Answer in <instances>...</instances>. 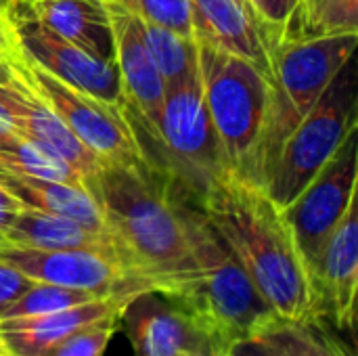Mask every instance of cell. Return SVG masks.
Wrapping results in <instances>:
<instances>
[{"label":"cell","mask_w":358,"mask_h":356,"mask_svg":"<svg viewBox=\"0 0 358 356\" xmlns=\"http://www.w3.org/2000/svg\"><path fill=\"white\" fill-rule=\"evenodd\" d=\"M180 356H227V355H220V353H187V355H180Z\"/></svg>","instance_id":"obj_34"},{"label":"cell","mask_w":358,"mask_h":356,"mask_svg":"<svg viewBox=\"0 0 358 356\" xmlns=\"http://www.w3.org/2000/svg\"><path fill=\"white\" fill-rule=\"evenodd\" d=\"M13 48H15L13 27H10V21H8L6 13L0 8V61H2L4 57H8Z\"/></svg>","instance_id":"obj_32"},{"label":"cell","mask_w":358,"mask_h":356,"mask_svg":"<svg viewBox=\"0 0 358 356\" xmlns=\"http://www.w3.org/2000/svg\"><path fill=\"white\" fill-rule=\"evenodd\" d=\"M199 206L260 296L285 321L313 317V279L283 212L262 187L224 176Z\"/></svg>","instance_id":"obj_2"},{"label":"cell","mask_w":358,"mask_h":356,"mask_svg":"<svg viewBox=\"0 0 358 356\" xmlns=\"http://www.w3.org/2000/svg\"><path fill=\"white\" fill-rule=\"evenodd\" d=\"M130 296H103L65 311L0 319V356H44L67 336L107 321L120 319V313Z\"/></svg>","instance_id":"obj_17"},{"label":"cell","mask_w":358,"mask_h":356,"mask_svg":"<svg viewBox=\"0 0 358 356\" xmlns=\"http://www.w3.org/2000/svg\"><path fill=\"white\" fill-rule=\"evenodd\" d=\"M264 338L281 356H355L352 350L325 327L323 319L308 317L302 321H277Z\"/></svg>","instance_id":"obj_22"},{"label":"cell","mask_w":358,"mask_h":356,"mask_svg":"<svg viewBox=\"0 0 358 356\" xmlns=\"http://www.w3.org/2000/svg\"><path fill=\"white\" fill-rule=\"evenodd\" d=\"M29 277H25L15 266L0 262V317L34 285Z\"/></svg>","instance_id":"obj_29"},{"label":"cell","mask_w":358,"mask_h":356,"mask_svg":"<svg viewBox=\"0 0 358 356\" xmlns=\"http://www.w3.org/2000/svg\"><path fill=\"white\" fill-rule=\"evenodd\" d=\"M185 218L187 262L164 296L189 313L214 346L229 355L235 342L264 336L281 317L260 296L191 191L185 201Z\"/></svg>","instance_id":"obj_3"},{"label":"cell","mask_w":358,"mask_h":356,"mask_svg":"<svg viewBox=\"0 0 358 356\" xmlns=\"http://www.w3.org/2000/svg\"><path fill=\"white\" fill-rule=\"evenodd\" d=\"M195 38L208 40L254 63L273 80L275 42L248 0H189Z\"/></svg>","instance_id":"obj_16"},{"label":"cell","mask_w":358,"mask_h":356,"mask_svg":"<svg viewBox=\"0 0 358 356\" xmlns=\"http://www.w3.org/2000/svg\"><path fill=\"white\" fill-rule=\"evenodd\" d=\"M21 13L99 59H113L105 0H13Z\"/></svg>","instance_id":"obj_18"},{"label":"cell","mask_w":358,"mask_h":356,"mask_svg":"<svg viewBox=\"0 0 358 356\" xmlns=\"http://www.w3.org/2000/svg\"><path fill=\"white\" fill-rule=\"evenodd\" d=\"M227 356H281L277 353V348L264 338H248V340H239L229 348Z\"/></svg>","instance_id":"obj_30"},{"label":"cell","mask_w":358,"mask_h":356,"mask_svg":"<svg viewBox=\"0 0 358 356\" xmlns=\"http://www.w3.org/2000/svg\"><path fill=\"white\" fill-rule=\"evenodd\" d=\"M358 290L357 199L331 233L313 279V317L352 332Z\"/></svg>","instance_id":"obj_15"},{"label":"cell","mask_w":358,"mask_h":356,"mask_svg":"<svg viewBox=\"0 0 358 356\" xmlns=\"http://www.w3.org/2000/svg\"><path fill=\"white\" fill-rule=\"evenodd\" d=\"M0 262L21 271L36 283H52L96 296H134L147 285L117 260L86 250H38L0 241Z\"/></svg>","instance_id":"obj_10"},{"label":"cell","mask_w":358,"mask_h":356,"mask_svg":"<svg viewBox=\"0 0 358 356\" xmlns=\"http://www.w3.org/2000/svg\"><path fill=\"white\" fill-rule=\"evenodd\" d=\"M0 107L6 111L19 136L69 164L82 180L99 168L101 159L84 147L59 115L31 90L8 57L0 61Z\"/></svg>","instance_id":"obj_14"},{"label":"cell","mask_w":358,"mask_h":356,"mask_svg":"<svg viewBox=\"0 0 358 356\" xmlns=\"http://www.w3.org/2000/svg\"><path fill=\"white\" fill-rule=\"evenodd\" d=\"M0 172L17 174V176H36L59 180L67 185H82V176L57 155L40 149L31 141L13 134L0 141Z\"/></svg>","instance_id":"obj_23"},{"label":"cell","mask_w":358,"mask_h":356,"mask_svg":"<svg viewBox=\"0 0 358 356\" xmlns=\"http://www.w3.org/2000/svg\"><path fill=\"white\" fill-rule=\"evenodd\" d=\"M96 298H103V296H96L84 290L61 287L52 283H34L0 319H23V317L48 315V313L65 311V308L96 300Z\"/></svg>","instance_id":"obj_24"},{"label":"cell","mask_w":358,"mask_h":356,"mask_svg":"<svg viewBox=\"0 0 358 356\" xmlns=\"http://www.w3.org/2000/svg\"><path fill=\"white\" fill-rule=\"evenodd\" d=\"M206 105L233 174L254 183V164L266 124L271 82L248 59L197 38Z\"/></svg>","instance_id":"obj_6"},{"label":"cell","mask_w":358,"mask_h":356,"mask_svg":"<svg viewBox=\"0 0 358 356\" xmlns=\"http://www.w3.org/2000/svg\"><path fill=\"white\" fill-rule=\"evenodd\" d=\"M0 241H4V237H2V233H0Z\"/></svg>","instance_id":"obj_35"},{"label":"cell","mask_w":358,"mask_h":356,"mask_svg":"<svg viewBox=\"0 0 358 356\" xmlns=\"http://www.w3.org/2000/svg\"><path fill=\"white\" fill-rule=\"evenodd\" d=\"M321 0H302V13H304V21H306V36L310 31V23L317 15V8H319Z\"/></svg>","instance_id":"obj_33"},{"label":"cell","mask_w":358,"mask_h":356,"mask_svg":"<svg viewBox=\"0 0 358 356\" xmlns=\"http://www.w3.org/2000/svg\"><path fill=\"white\" fill-rule=\"evenodd\" d=\"M117 323L120 319H107V321L88 325L67 336L63 342H59L44 356H103L115 334Z\"/></svg>","instance_id":"obj_27"},{"label":"cell","mask_w":358,"mask_h":356,"mask_svg":"<svg viewBox=\"0 0 358 356\" xmlns=\"http://www.w3.org/2000/svg\"><path fill=\"white\" fill-rule=\"evenodd\" d=\"M0 185L23 208L63 216V218L76 220L88 229L107 233L103 214H101L94 197L82 185H67V183H59V180L36 178V176H17V174H8V172H0Z\"/></svg>","instance_id":"obj_20"},{"label":"cell","mask_w":358,"mask_h":356,"mask_svg":"<svg viewBox=\"0 0 358 356\" xmlns=\"http://www.w3.org/2000/svg\"><path fill=\"white\" fill-rule=\"evenodd\" d=\"M84 187L103 214L122 266L147 290L168 292L189 254V189L145 159L101 162Z\"/></svg>","instance_id":"obj_1"},{"label":"cell","mask_w":358,"mask_h":356,"mask_svg":"<svg viewBox=\"0 0 358 356\" xmlns=\"http://www.w3.org/2000/svg\"><path fill=\"white\" fill-rule=\"evenodd\" d=\"M111 23L113 61L120 73L122 107L134 134L151 136L157 128L166 86L138 31V21L115 0H105Z\"/></svg>","instance_id":"obj_12"},{"label":"cell","mask_w":358,"mask_h":356,"mask_svg":"<svg viewBox=\"0 0 358 356\" xmlns=\"http://www.w3.org/2000/svg\"><path fill=\"white\" fill-rule=\"evenodd\" d=\"M23 210V206L0 185V233H4L10 222L15 220V216Z\"/></svg>","instance_id":"obj_31"},{"label":"cell","mask_w":358,"mask_h":356,"mask_svg":"<svg viewBox=\"0 0 358 356\" xmlns=\"http://www.w3.org/2000/svg\"><path fill=\"white\" fill-rule=\"evenodd\" d=\"M358 34V0H321L308 36Z\"/></svg>","instance_id":"obj_28"},{"label":"cell","mask_w":358,"mask_h":356,"mask_svg":"<svg viewBox=\"0 0 358 356\" xmlns=\"http://www.w3.org/2000/svg\"><path fill=\"white\" fill-rule=\"evenodd\" d=\"M138 19L164 25L176 34L195 38L193 10L189 0H115Z\"/></svg>","instance_id":"obj_26"},{"label":"cell","mask_w":358,"mask_h":356,"mask_svg":"<svg viewBox=\"0 0 358 356\" xmlns=\"http://www.w3.org/2000/svg\"><path fill=\"white\" fill-rule=\"evenodd\" d=\"M357 180L358 128L346 136L334 157L283 210L310 279H315L331 233L357 199Z\"/></svg>","instance_id":"obj_9"},{"label":"cell","mask_w":358,"mask_h":356,"mask_svg":"<svg viewBox=\"0 0 358 356\" xmlns=\"http://www.w3.org/2000/svg\"><path fill=\"white\" fill-rule=\"evenodd\" d=\"M8 61L31 90L59 115V120L101 162H141L143 153L122 103L103 101L84 92L31 61L17 44Z\"/></svg>","instance_id":"obj_8"},{"label":"cell","mask_w":358,"mask_h":356,"mask_svg":"<svg viewBox=\"0 0 358 356\" xmlns=\"http://www.w3.org/2000/svg\"><path fill=\"white\" fill-rule=\"evenodd\" d=\"M4 241L38 250H86L99 252L120 262L115 245L107 233L88 229L76 220L23 208L2 233ZM122 264V262H120Z\"/></svg>","instance_id":"obj_19"},{"label":"cell","mask_w":358,"mask_h":356,"mask_svg":"<svg viewBox=\"0 0 358 356\" xmlns=\"http://www.w3.org/2000/svg\"><path fill=\"white\" fill-rule=\"evenodd\" d=\"M256 13L268 29L277 50L285 42L306 36L302 0H256Z\"/></svg>","instance_id":"obj_25"},{"label":"cell","mask_w":358,"mask_h":356,"mask_svg":"<svg viewBox=\"0 0 358 356\" xmlns=\"http://www.w3.org/2000/svg\"><path fill=\"white\" fill-rule=\"evenodd\" d=\"M357 46L358 34H323L296 38L277 50L266 124L254 164V185H264L281 145L315 107L336 73L355 57Z\"/></svg>","instance_id":"obj_5"},{"label":"cell","mask_w":358,"mask_h":356,"mask_svg":"<svg viewBox=\"0 0 358 356\" xmlns=\"http://www.w3.org/2000/svg\"><path fill=\"white\" fill-rule=\"evenodd\" d=\"M4 13L10 21L15 44L31 61L84 92H90L115 105L122 103L120 73L113 59H99L90 55L82 46L59 36L57 31L48 29L21 10Z\"/></svg>","instance_id":"obj_11"},{"label":"cell","mask_w":358,"mask_h":356,"mask_svg":"<svg viewBox=\"0 0 358 356\" xmlns=\"http://www.w3.org/2000/svg\"><path fill=\"white\" fill-rule=\"evenodd\" d=\"M134 356H180L220 353L197 321L157 290L130 296L120 313Z\"/></svg>","instance_id":"obj_13"},{"label":"cell","mask_w":358,"mask_h":356,"mask_svg":"<svg viewBox=\"0 0 358 356\" xmlns=\"http://www.w3.org/2000/svg\"><path fill=\"white\" fill-rule=\"evenodd\" d=\"M138 31L145 48L164 80V86H174L197 67V38L176 34L164 25L138 19Z\"/></svg>","instance_id":"obj_21"},{"label":"cell","mask_w":358,"mask_h":356,"mask_svg":"<svg viewBox=\"0 0 358 356\" xmlns=\"http://www.w3.org/2000/svg\"><path fill=\"white\" fill-rule=\"evenodd\" d=\"M357 128L358 84L352 57L281 145L264 178V193L283 212Z\"/></svg>","instance_id":"obj_7"},{"label":"cell","mask_w":358,"mask_h":356,"mask_svg":"<svg viewBox=\"0 0 358 356\" xmlns=\"http://www.w3.org/2000/svg\"><path fill=\"white\" fill-rule=\"evenodd\" d=\"M134 136L143 159L195 197H203L216 183L233 174L206 105L199 61L185 80L166 88L155 132Z\"/></svg>","instance_id":"obj_4"}]
</instances>
